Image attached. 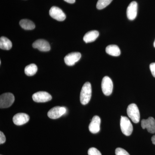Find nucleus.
Masks as SVG:
<instances>
[{
    "instance_id": "f257e3e1",
    "label": "nucleus",
    "mask_w": 155,
    "mask_h": 155,
    "mask_svg": "<svg viewBox=\"0 0 155 155\" xmlns=\"http://www.w3.org/2000/svg\"><path fill=\"white\" fill-rule=\"evenodd\" d=\"M92 94L91 85L89 82L84 83L81 91L80 99L81 104L86 105L88 104L91 98Z\"/></svg>"
},
{
    "instance_id": "f03ea898",
    "label": "nucleus",
    "mask_w": 155,
    "mask_h": 155,
    "mask_svg": "<svg viewBox=\"0 0 155 155\" xmlns=\"http://www.w3.org/2000/svg\"><path fill=\"white\" fill-rule=\"evenodd\" d=\"M120 127L122 133L127 136L131 135L133 131V127L132 124L126 116H121Z\"/></svg>"
},
{
    "instance_id": "7ed1b4c3",
    "label": "nucleus",
    "mask_w": 155,
    "mask_h": 155,
    "mask_svg": "<svg viewBox=\"0 0 155 155\" xmlns=\"http://www.w3.org/2000/svg\"><path fill=\"white\" fill-rule=\"evenodd\" d=\"M127 113L128 117L135 123L139 122L140 114L138 107L135 104H131L127 108Z\"/></svg>"
},
{
    "instance_id": "20e7f679",
    "label": "nucleus",
    "mask_w": 155,
    "mask_h": 155,
    "mask_svg": "<svg viewBox=\"0 0 155 155\" xmlns=\"http://www.w3.org/2000/svg\"><path fill=\"white\" fill-rule=\"evenodd\" d=\"M15 100L14 94L11 93H6L0 97V107L7 108L11 107Z\"/></svg>"
},
{
    "instance_id": "39448f33",
    "label": "nucleus",
    "mask_w": 155,
    "mask_h": 155,
    "mask_svg": "<svg viewBox=\"0 0 155 155\" xmlns=\"http://www.w3.org/2000/svg\"><path fill=\"white\" fill-rule=\"evenodd\" d=\"M113 81L108 76H105L102 81L101 88L103 93L106 96L110 95L113 90Z\"/></svg>"
},
{
    "instance_id": "423d86ee",
    "label": "nucleus",
    "mask_w": 155,
    "mask_h": 155,
    "mask_svg": "<svg viewBox=\"0 0 155 155\" xmlns=\"http://www.w3.org/2000/svg\"><path fill=\"white\" fill-rule=\"evenodd\" d=\"M67 112V109L64 107H55L51 109L48 113L49 118L57 119L63 116Z\"/></svg>"
},
{
    "instance_id": "0eeeda50",
    "label": "nucleus",
    "mask_w": 155,
    "mask_h": 155,
    "mask_svg": "<svg viewBox=\"0 0 155 155\" xmlns=\"http://www.w3.org/2000/svg\"><path fill=\"white\" fill-rule=\"evenodd\" d=\"M32 99L37 103H45L52 99V96L45 91H39L32 95Z\"/></svg>"
},
{
    "instance_id": "6e6552de",
    "label": "nucleus",
    "mask_w": 155,
    "mask_h": 155,
    "mask_svg": "<svg viewBox=\"0 0 155 155\" xmlns=\"http://www.w3.org/2000/svg\"><path fill=\"white\" fill-rule=\"evenodd\" d=\"M50 16L59 21H63L66 19V16L63 11L58 7L53 6L49 11Z\"/></svg>"
},
{
    "instance_id": "1a4fd4ad",
    "label": "nucleus",
    "mask_w": 155,
    "mask_h": 155,
    "mask_svg": "<svg viewBox=\"0 0 155 155\" xmlns=\"http://www.w3.org/2000/svg\"><path fill=\"white\" fill-rule=\"evenodd\" d=\"M143 129H147L149 133H155V120L152 117H150L147 119H142L141 122Z\"/></svg>"
},
{
    "instance_id": "9d476101",
    "label": "nucleus",
    "mask_w": 155,
    "mask_h": 155,
    "mask_svg": "<svg viewBox=\"0 0 155 155\" xmlns=\"http://www.w3.org/2000/svg\"><path fill=\"white\" fill-rule=\"evenodd\" d=\"M81 54L79 52H72L67 54L64 58L65 64L69 66H72L79 61L81 58Z\"/></svg>"
},
{
    "instance_id": "9b49d317",
    "label": "nucleus",
    "mask_w": 155,
    "mask_h": 155,
    "mask_svg": "<svg viewBox=\"0 0 155 155\" xmlns=\"http://www.w3.org/2000/svg\"><path fill=\"white\" fill-rule=\"evenodd\" d=\"M32 47L41 51H48L51 49L49 43L44 39H38L35 41L32 44Z\"/></svg>"
},
{
    "instance_id": "f8f14e48",
    "label": "nucleus",
    "mask_w": 155,
    "mask_h": 155,
    "mask_svg": "<svg viewBox=\"0 0 155 155\" xmlns=\"http://www.w3.org/2000/svg\"><path fill=\"white\" fill-rule=\"evenodd\" d=\"M29 116L27 114L19 113L14 116L13 121L15 125H22L27 123L29 121Z\"/></svg>"
},
{
    "instance_id": "ddd939ff",
    "label": "nucleus",
    "mask_w": 155,
    "mask_h": 155,
    "mask_svg": "<svg viewBox=\"0 0 155 155\" xmlns=\"http://www.w3.org/2000/svg\"><path fill=\"white\" fill-rule=\"evenodd\" d=\"M101 122V120L100 117L97 116H94L89 125L90 131L93 134H96L99 132Z\"/></svg>"
},
{
    "instance_id": "4468645a",
    "label": "nucleus",
    "mask_w": 155,
    "mask_h": 155,
    "mask_svg": "<svg viewBox=\"0 0 155 155\" xmlns=\"http://www.w3.org/2000/svg\"><path fill=\"white\" fill-rule=\"evenodd\" d=\"M137 4L136 2H132L129 4L127 9V18L130 20L135 19L137 15Z\"/></svg>"
},
{
    "instance_id": "2eb2a0df",
    "label": "nucleus",
    "mask_w": 155,
    "mask_h": 155,
    "mask_svg": "<svg viewBox=\"0 0 155 155\" xmlns=\"http://www.w3.org/2000/svg\"><path fill=\"white\" fill-rule=\"evenodd\" d=\"M99 35V33L97 30L90 31L85 34L83 40L86 43L94 41Z\"/></svg>"
},
{
    "instance_id": "dca6fc26",
    "label": "nucleus",
    "mask_w": 155,
    "mask_h": 155,
    "mask_svg": "<svg viewBox=\"0 0 155 155\" xmlns=\"http://www.w3.org/2000/svg\"><path fill=\"white\" fill-rule=\"evenodd\" d=\"M106 52L110 55L118 57L121 54V51L118 46L116 45H110L106 48Z\"/></svg>"
},
{
    "instance_id": "f3484780",
    "label": "nucleus",
    "mask_w": 155,
    "mask_h": 155,
    "mask_svg": "<svg viewBox=\"0 0 155 155\" xmlns=\"http://www.w3.org/2000/svg\"><path fill=\"white\" fill-rule=\"evenodd\" d=\"M20 26L25 30H32L35 28V25L32 21L27 19H23L19 22Z\"/></svg>"
},
{
    "instance_id": "a211bd4d",
    "label": "nucleus",
    "mask_w": 155,
    "mask_h": 155,
    "mask_svg": "<svg viewBox=\"0 0 155 155\" xmlns=\"http://www.w3.org/2000/svg\"><path fill=\"white\" fill-rule=\"evenodd\" d=\"M12 47V43L11 41L5 37H2L0 38V48L1 49L9 50Z\"/></svg>"
},
{
    "instance_id": "6ab92c4d",
    "label": "nucleus",
    "mask_w": 155,
    "mask_h": 155,
    "mask_svg": "<svg viewBox=\"0 0 155 155\" xmlns=\"http://www.w3.org/2000/svg\"><path fill=\"white\" fill-rule=\"evenodd\" d=\"M38 67L35 64H31L25 67V73L28 76H33L37 72Z\"/></svg>"
},
{
    "instance_id": "aec40b11",
    "label": "nucleus",
    "mask_w": 155,
    "mask_h": 155,
    "mask_svg": "<svg viewBox=\"0 0 155 155\" xmlns=\"http://www.w3.org/2000/svg\"><path fill=\"white\" fill-rule=\"evenodd\" d=\"M113 0H98L97 4V8L98 10H102L109 5Z\"/></svg>"
},
{
    "instance_id": "412c9836",
    "label": "nucleus",
    "mask_w": 155,
    "mask_h": 155,
    "mask_svg": "<svg viewBox=\"0 0 155 155\" xmlns=\"http://www.w3.org/2000/svg\"><path fill=\"white\" fill-rule=\"evenodd\" d=\"M88 155H102L100 151L94 147H91L88 150Z\"/></svg>"
},
{
    "instance_id": "4be33fe9",
    "label": "nucleus",
    "mask_w": 155,
    "mask_h": 155,
    "mask_svg": "<svg viewBox=\"0 0 155 155\" xmlns=\"http://www.w3.org/2000/svg\"><path fill=\"white\" fill-rule=\"evenodd\" d=\"M116 155H130L127 151L122 148H117L115 151Z\"/></svg>"
},
{
    "instance_id": "5701e85b",
    "label": "nucleus",
    "mask_w": 155,
    "mask_h": 155,
    "mask_svg": "<svg viewBox=\"0 0 155 155\" xmlns=\"http://www.w3.org/2000/svg\"><path fill=\"white\" fill-rule=\"evenodd\" d=\"M150 69L153 76L155 78V63H153L150 64Z\"/></svg>"
},
{
    "instance_id": "b1692460",
    "label": "nucleus",
    "mask_w": 155,
    "mask_h": 155,
    "mask_svg": "<svg viewBox=\"0 0 155 155\" xmlns=\"http://www.w3.org/2000/svg\"><path fill=\"white\" fill-rule=\"evenodd\" d=\"M6 141V137L2 131H0V143L1 144L5 143Z\"/></svg>"
},
{
    "instance_id": "393cba45",
    "label": "nucleus",
    "mask_w": 155,
    "mask_h": 155,
    "mask_svg": "<svg viewBox=\"0 0 155 155\" xmlns=\"http://www.w3.org/2000/svg\"><path fill=\"white\" fill-rule=\"evenodd\" d=\"M64 1L67 3H70V4H73L75 2V0H64Z\"/></svg>"
},
{
    "instance_id": "a878e982",
    "label": "nucleus",
    "mask_w": 155,
    "mask_h": 155,
    "mask_svg": "<svg viewBox=\"0 0 155 155\" xmlns=\"http://www.w3.org/2000/svg\"><path fill=\"white\" fill-rule=\"evenodd\" d=\"M151 140L153 144L155 145V135L153 136L152 137Z\"/></svg>"
},
{
    "instance_id": "bb28decb",
    "label": "nucleus",
    "mask_w": 155,
    "mask_h": 155,
    "mask_svg": "<svg viewBox=\"0 0 155 155\" xmlns=\"http://www.w3.org/2000/svg\"><path fill=\"white\" fill-rule=\"evenodd\" d=\"M153 45H154V47L155 48V40L154 42Z\"/></svg>"
}]
</instances>
